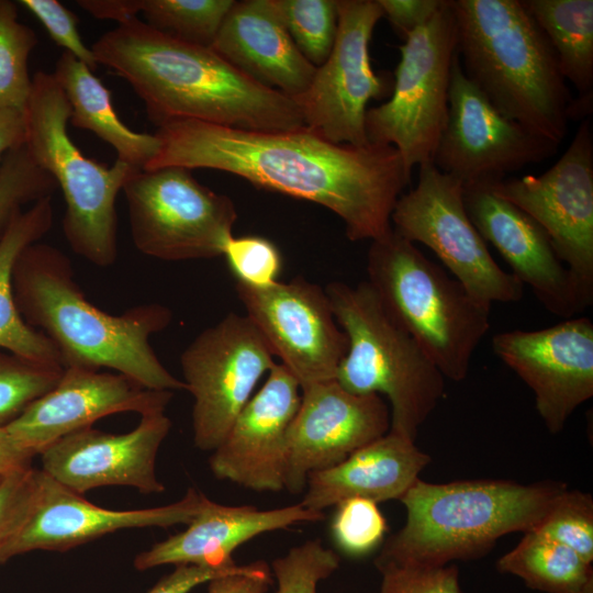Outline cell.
Segmentation results:
<instances>
[{
  "instance_id": "obj_10",
  "label": "cell",
  "mask_w": 593,
  "mask_h": 593,
  "mask_svg": "<svg viewBox=\"0 0 593 593\" xmlns=\"http://www.w3.org/2000/svg\"><path fill=\"white\" fill-rule=\"evenodd\" d=\"M191 171L177 166L136 169L127 178L122 192L139 253L165 261L223 255L237 221L236 206Z\"/></svg>"
},
{
  "instance_id": "obj_19",
  "label": "cell",
  "mask_w": 593,
  "mask_h": 593,
  "mask_svg": "<svg viewBox=\"0 0 593 593\" xmlns=\"http://www.w3.org/2000/svg\"><path fill=\"white\" fill-rule=\"evenodd\" d=\"M172 396V391L145 388L119 372L68 366L48 392L4 426L13 441L34 457L64 436L108 415L165 412Z\"/></svg>"
},
{
  "instance_id": "obj_47",
  "label": "cell",
  "mask_w": 593,
  "mask_h": 593,
  "mask_svg": "<svg viewBox=\"0 0 593 593\" xmlns=\"http://www.w3.org/2000/svg\"><path fill=\"white\" fill-rule=\"evenodd\" d=\"M23 142V113L9 109H0V168L5 154Z\"/></svg>"
},
{
  "instance_id": "obj_36",
  "label": "cell",
  "mask_w": 593,
  "mask_h": 593,
  "mask_svg": "<svg viewBox=\"0 0 593 593\" xmlns=\"http://www.w3.org/2000/svg\"><path fill=\"white\" fill-rule=\"evenodd\" d=\"M533 530V529H532ZM593 562V500L591 494L567 488L553 500L534 528Z\"/></svg>"
},
{
  "instance_id": "obj_3",
  "label": "cell",
  "mask_w": 593,
  "mask_h": 593,
  "mask_svg": "<svg viewBox=\"0 0 593 593\" xmlns=\"http://www.w3.org/2000/svg\"><path fill=\"white\" fill-rule=\"evenodd\" d=\"M13 291L23 320L49 338L64 367L109 368L152 390H186L149 343L171 322L167 306L139 304L120 315L102 311L87 299L69 258L40 242L18 258Z\"/></svg>"
},
{
  "instance_id": "obj_26",
  "label": "cell",
  "mask_w": 593,
  "mask_h": 593,
  "mask_svg": "<svg viewBox=\"0 0 593 593\" xmlns=\"http://www.w3.org/2000/svg\"><path fill=\"white\" fill-rule=\"evenodd\" d=\"M429 461L413 440L388 432L339 463L310 473L301 504L323 512L348 499L400 500Z\"/></svg>"
},
{
  "instance_id": "obj_12",
  "label": "cell",
  "mask_w": 593,
  "mask_h": 593,
  "mask_svg": "<svg viewBox=\"0 0 593 593\" xmlns=\"http://www.w3.org/2000/svg\"><path fill=\"white\" fill-rule=\"evenodd\" d=\"M275 355L247 315L230 313L203 329L180 355L183 383L193 396L194 445L213 451L225 438Z\"/></svg>"
},
{
  "instance_id": "obj_37",
  "label": "cell",
  "mask_w": 593,
  "mask_h": 593,
  "mask_svg": "<svg viewBox=\"0 0 593 593\" xmlns=\"http://www.w3.org/2000/svg\"><path fill=\"white\" fill-rule=\"evenodd\" d=\"M339 566V557L318 539L291 548L272 562L276 593H317V584Z\"/></svg>"
},
{
  "instance_id": "obj_34",
  "label": "cell",
  "mask_w": 593,
  "mask_h": 593,
  "mask_svg": "<svg viewBox=\"0 0 593 593\" xmlns=\"http://www.w3.org/2000/svg\"><path fill=\"white\" fill-rule=\"evenodd\" d=\"M63 371L61 365L33 361L0 349V423L10 422L48 392Z\"/></svg>"
},
{
  "instance_id": "obj_5",
  "label": "cell",
  "mask_w": 593,
  "mask_h": 593,
  "mask_svg": "<svg viewBox=\"0 0 593 593\" xmlns=\"http://www.w3.org/2000/svg\"><path fill=\"white\" fill-rule=\"evenodd\" d=\"M566 488L557 482L417 479L400 499L404 526L387 539L376 561L443 567L482 557L502 536L534 529Z\"/></svg>"
},
{
  "instance_id": "obj_43",
  "label": "cell",
  "mask_w": 593,
  "mask_h": 593,
  "mask_svg": "<svg viewBox=\"0 0 593 593\" xmlns=\"http://www.w3.org/2000/svg\"><path fill=\"white\" fill-rule=\"evenodd\" d=\"M383 16L404 38L426 24L443 7L445 0H378Z\"/></svg>"
},
{
  "instance_id": "obj_24",
  "label": "cell",
  "mask_w": 593,
  "mask_h": 593,
  "mask_svg": "<svg viewBox=\"0 0 593 593\" xmlns=\"http://www.w3.org/2000/svg\"><path fill=\"white\" fill-rule=\"evenodd\" d=\"M324 517L323 512L309 510L301 503L257 510L209 500L186 529L138 553L134 566L139 571L166 564L232 567L236 564L232 558L235 549L256 536L298 523L320 522Z\"/></svg>"
},
{
  "instance_id": "obj_30",
  "label": "cell",
  "mask_w": 593,
  "mask_h": 593,
  "mask_svg": "<svg viewBox=\"0 0 593 593\" xmlns=\"http://www.w3.org/2000/svg\"><path fill=\"white\" fill-rule=\"evenodd\" d=\"M496 567L500 572L514 574L528 588L545 593H580L593 584L592 563L534 529L524 533Z\"/></svg>"
},
{
  "instance_id": "obj_40",
  "label": "cell",
  "mask_w": 593,
  "mask_h": 593,
  "mask_svg": "<svg viewBox=\"0 0 593 593\" xmlns=\"http://www.w3.org/2000/svg\"><path fill=\"white\" fill-rule=\"evenodd\" d=\"M40 470L31 465L0 478V563L25 525L37 499Z\"/></svg>"
},
{
  "instance_id": "obj_13",
  "label": "cell",
  "mask_w": 593,
  "mask_h": 593,
  "mask_svg": "<svg viewBox=\"0 0 593 593\" xmlns=\"http://www.w3.org/2000/svg\"><path fill=\"white\" fill-rule=\"evenodd\" d=\"M333 49L316 67L309 88L294 99L304 126L336 144L362 146L367 104L392 92L371 65L370 41L383 12L378 0H337Z\"/></svg>"
},
{
  "instance_id": "obj_8",
  "label": "cell",
  "mask_w": 593,
  "mask_h": 593,
  "mask_svg": "<svg viewBox=\"0 0 593 593\" xmlns=\"http://www.w3.org/2000/svg\"><path fill=\"white\" fill-rule=\"evenodd\" d=\"M70 114L52 72L36 71L23 112L24 145L63 193L61 227L69 247L90 264L109 267L118 258L115 200L136 169L118 159L108 167L86 157L68 134Z\"/></svg>"
},
{
  "instance_id": "obj_23",
  "label": "cell",
  "mask_w": 593,
  "mask_h": 593,
  "mask_svg": "<svg viewBox=\"0 0 593 593\" xmlns=\"http://www.w3.org/2000/svg\"><path fill=\"white\" fill-rule=\"evenodd\" d=\"M34 507L9 548L8 560L34 551H65L104 535L130 528L188 525L209 499L195 489L168 505L118 511L100 507L40 470Z\"/></svg>"
},
{
  "instance_id": "obj_17",
  "label": "cell",
  "mask_w": 593,
  "mask_h": 593,
  "mask_svg": "<svg viewBox=\"0 0 593 593\" xmlns=\"http://www.w3.org/2000/svg\"><path fill=\"white\" fill-rule=\"evenodd\" d=\"M494 354L533 391L551 434L563 429L593 395V323L572 317L541 329H514L492 338Z\"/></svg>"
},
{
  "instance_id": "obj_21",
  "label": "cell",
  "mask_w": 593,
  "mask_h": 593,
  "mask_svg": "<svg viewBox=\"0 0 593 593\" xmlns=\"http://www.w3.org/2000/svg\"><path fill=\"white\" fill-rule=\"evenodd\" d=\"M171 428L165 412L141 416L128 433L112 434L86 427L70 433L40 456L42 471L67 489L83 494L107 485L131 486L142 493H161L156 473L160 445Z\"/></svg>"
},
{
  "instance_id": "obj_9",
  "label": "cell",
  "mask_w": 593,
  "mask_h": 593,
  "mask_svg": "<svg viewBox=\"0 0 593 593\" xmlns=\"http://www.w3.org/2000/svg\"><path fill=\"white\" fill-rule=\"evenodd\" d=\"M390 99L366 113L369 143L393 146L410 175L432 163L448 114L457 35L450 0L404 38Z\"/></svg>"
},
{
  "instance_id": "obj_15",
  "label": "cell",
  "mask_w": 593,
  "mask_h": 593,
  "mask_svg": "<svg viewBox=\"0 0 593 593\" xmlns=\"http://www.w3.org/2000/svg\"><path fill=\"white\" fill-rule=\"evenodd\" d=\"M557 144L499 112L466 77L456 54L448 114L433 164L462 186L495 182L557 153Z\"/></svg>"
},
{
  "instance_id": "obj_31",
  "label": "cell",
  "mask_w": 593,
  "mask_h": 593,
  "mask_svg": "<svg viewBox=\"0 0 593 593\" xmlns=\"http://www.w3.org/2000/svg\"><path fill=\"white\" fill-rule=\"evenodd\" d=\"M234 0H141L150 27L186 43L211 47Z\"/></svg>"
},
{
  "instance_id": "obj_44",
  "label": "cell",
  "mask_w": 593,
  "mask_h": 593,
  "mask_svg": "<svg viewBox=\"0 0 593 593\" xmlns=\"http://www.w3.org/2000/svg\"><path fill=\"white\" fill-rule=\"evenodd\" d=\"M245 566L234 564L226 568L180 564L161 578L147 593H190L198 585L211 580L237 572Z\"/></svg>"
},
{
  "instance_id": "obj_1",
  "label": "cell",
  "mask_w": 593,
  "mask_h": 593,
  "mask_svg": "<svg viewBox=\"0 0 593 593\" xmlns=\"http://www.w3.org/2000/svg\"><path fill=\"white\" fill-rule=\"evenodd\" d=\"M155 134L160 148L143 170L177 166L238 176L326 208L353 242H372L392 228L391 214L412 176L393 146L336 144L306 126L247 131L178 121Z\"/></svg>"
},
{
  "instance_id": "obj_4",
  "label": "cell",
  "mask_w": 593,
  "mask_h": 593,
  "mask_svg": "<svg viewBox=\"0 0 593 593\" xmlns=\"http://www.w3.org/2000/svg\"><path fill=\"white\" fill-rule=\"evenodd\" d=\"M450 7L466 77L503 115L560 145L573 98L522 0H450Z\"/></svg>"
},
{
  "instance_id": "obj_14",
  "label": "cell",
  "mask_w": 593,
  "mask_h": 593,
  "mask_svg": "<svg viewBox=\"0 0 593 593\" xmlns=\"http://www.w3.org/2000/svg\"><path fill=\"white\" fill-rule=\"evenodd\" d=\"M493 190L532 216L559 260L593 298V134L582 120L563 155L539 176L491 182Z\"/></svg>"
},
{
  "instance_id": "obj_45",
  "label": "cell",
  "mask_w": 593,
  "mask_h": 593,
  "mask_svg": "<svg viewBox=\"0 0 593 593\" xmlns=\"http://www.w3.org/2000/svg\"><path fill=\"white\" fill-rule=\"evenodd\" d=\"M270 585V571L265 562L258 561L211 580L208 593H268Z\"/></svg>"
},
{
  "instance_id": "obj_27",
  "label": "cell",
  "mask_w": 593,
  "mask_h": 593,
  "mask_svg": "<svg viewBox=\"0 0 593 593\" xmlns=\"http://www.w3.org/2000/svg\"><path fill=\"white\" fill-rule=\"evenodd\" d=\"M52 75L69 102L70 124L112 146L118 160L144 169L158 154L160 141L156 134L135 132L125 125L115 112L111 91L71 54L63 52Z\"/></svg>"
},
{
  "instance_id": "obj_33",
  "label": "cell",
  "mask_w": 593,
  "mask_h": 593,
  "mask_svg": "<svg viewBox=\"0 0 593 593\" xmlns=\"http://www.w3.org/2000/svg\"><path fill=\"white\" fill-rule=\"evenodd\" d=\"M301 54L315 67L329 56L338 25L337 0H271Z\"/></svg>"
},
{
  "instance_id": "obj_35",
  "label": "cell",
  "mask_w": 593,
  "mask_h": 593,
  "mask_svg": "<svg viewBox=\"0 0 593 593\" xmlns=\"http://www.w3.org/2000/svg\"><path fill=\"white\" fill-rule=\"evenodd\" d=\"M57 184L29 154L24 142L11 148L0 168V235L22 206L52 197Z\"/></svg>"
},
{
  "instance_id": "obj_48",
  "label": "cell",
  "mask_w": 593,
  "mask_h": 593,
  "mask_svg": "<svg viewBox=\"0 0 593 593\" xmlns=\"http://www.w3.org/2000/svg\"><path fill=\"white\" fill-rule=\"evenodd\" d=\"M33 457L22 450L0 423V477L31 465Z\"/></svg>"
},
{
  "instance_id": "obj_7",
  "label": "cell",
  "mask_w": 593,
  "mask_h": 593,
  "mask_svg": "<svg viewBox=\"0 0 593 593\" xmlns=\"http://www.w3.org/2000/svg\"><path fill=\"white\" fill-rule=\"evenodd\" d=\"M368 282L415 338L444 378H467L472 356L490 328L491 305L391 228L371 242Z\"/></svg>"
},
{
  "instance_id": "obj_46",
  "label": "cell",
  "mask_w": 593,
  "mask_h": 593,
  "mask_svg": "<svg viewBox=\"0 0 593 593\" xmlns=\"http://www.w3.org/2000/svg\"><path fill=\"white\" fill-rule=\"evenodd\" d=\"M78 5L97 19L126 23L141 13V0H78Z\"/></svg>"
},
{
  "instance_id": "obj_29",
  "label": "cell",
  "mask_w": 593,
  "mask_h": 593,
  "mask_svg": "<svg viewBox=\"0 0 593 593\" xmlns=\"http://www.w3.org/2000/svg\"><path fill=\"white\" fill-rule=\"evenodd\" d=\"M548 38L566 81L578 91L570 119H588L593 97V1L522 0Z\"/></svg>"
},
{
  "instance_id": "obj_18",
  "label": "cell",
  "mask_w": 593,
  "mask_h": 593,
  "mask_svg": "<svg viewBox=\"0 0 593 593\" xmlns=\"http://www.w3.org/2000/svg\"><path fill=\"white\" fill-rule=\"evenodd\" d=\"M381 395L356 394L336 380L301 389L287 435L284 489L301 493L310 473L333 467L390 430Z\"/></svg>"
},
{
  "instance_id": "obj_39",
  "label": "cell",
  "mask_w": 593,
  "mask_h": 593,
  "mask_svg": "<svg viewBox=\"0 0 593 593\" xmlns=\"http://www.w3.org/2000/svg\"><path fill=\"white\" fill-rule=\"evenodd\" d=\"M222 256L235 282L253 288H266L279 281L282 256L276 244L266 237L232 236Z\"/></svg>"
},
{
  "instance_id": "obj_41",
  "label": "cell",
  "mask_w": 593,
  "mask_h": 593,
  "mask_svg": "<svg viewBox=\"0 0 593 593\" xmlns=\"http://www.w3.org/2000/svg\"><path fill=\"white\" fill-rule=\"evenodd\" d=\"M382 575L380 593H462L455 564L424 567L374 561Z\"/></svg>"
},
{
  "instance_id": "obj_2",
  "label": "cell",
  "mask_w": 593,
  "mask_h": 593,
  "mask_svg": "<svg viewBox=\"0 0 593 593\" xmlns=\"http://www.w3.org/2000/svg\"><path fill=\"white\" fill-rule=\"evenodd\" d=\"M98 65L123 78L158 127L199 121L247 131L304 126L294 100L264 87L208 46L161 33L138 18L102 34Z\"/></svg>"
},
{
  "instance_id": "obj_49",
  "label": "cell",
  "mask_w": 593,
  "mask_h": 593,
  "mask_svg": "<svg viewBox=\"0 0 593 593\" xmlns=\"http://www.w3.org/2000/svg\"><path fill=\"white\" fill-rule=\"evenodd\" d=\"M580 593H593V584L589 585L588 588H585L582 592Z\"/></svg>"
},
{
  "instance_id": "obj_25",
  "label": "cell",
  "mask_w": 593,
  "mask_h": 593,
  "mask_svg": "<svg viewBox=\"0 0 593 593\" xmlns=\"http://www.w3.org/2000/svg\"><path fill=\"white\" fill-rule=\"evenodd\" d=\"M211 48L250 79L292 100L309 88L316 70L271 0L235 1Z\"/></svg>"
},
{
  "instance_id": "obj_22",
  "label": "cell",
  "mask_w": 593,
  "mask_h": 593,
  "mask_svg": "<svg viewBox=\"0 0 593 593\" xmlns=\"http://www.w3.org/2000/svg\"><path fill=\"white\" fill-rule=\"evenodd\" d=\"M301 388L280 362L236 416L209 460L215 478L256 492L284 489L287 435Z\"/></svg>"
},
{
  "instance_id": "obj_42",
  "label": "cell",
  "mask_w": 593,
  "mask_h": 593,
  "mask_svg": "<svg viewBox=\"0 0 593 593\" xmlns=\"http://www.w3.org/2000/svg\"><path fill=\"white\" fill-rule=\"evenodd\" d=\"M44 25L52 40L85 64L92 71L98 63L91 47H88L78 31V18L58 0H20Z\"/></svg>"
},
{
  "instance_id": "obj_38",
  "label": "cell",
  "mask_w": 593,
  "mask_h": 593,
  "mask_svg": "<svg viewBox=\"0 0 593 593\" xmlns=\"http://www.w3.org/2000/svg\"><path fill=\"white\" fill-rule=\"evenodd\" d=\"M385 532L387 522L378 503L356 497L336 505L332 534L337 546L346 553H368L382 541Z\"/></svg>"
},
{
  "instance_id": "obj_11",
  "label": "cell",
  "mask_w": 593,
  "mask_h": 593,
  "mask_svg": "<svg viewBox=\"0 0 593 593\" xmlns=\"http://www.w3.org/2000/svg\"><path fill=\"white\" fill-rule=\"evenodd\" d=\"M418 167L416 186L394 205L392 228L411 243L428 247L481 302L519 301L524 286L493 259L467 214L462 183L433 163Z\"/></svg>"
},
{
  "instance_id": "obj_32",
  "label": "cell",
  "mask_w": 593,
  "mask_h": 593,
  "mask_svg": "<svg viewBox=\"0 0 593 593\" xmlns=\"http://www.w3.org/2000/svg\"><path fill=\"white\" fill-rule=\"evenodd\" d=\"M36 44L34 31L18 20L16 3L0 0V109L24 112L32 89L27 61Z\"/></svg>"
},
{
  "instance_id": "obj_50",
  "label": "cell",
  "mask_w": 593,
  "mask_h": 593,
  "mask_svg": "<svg viewBox=\"0 0 593 593\" xmlns=\"http://www.w3.org/2000/svg\"><path fill=\"white\" fill-rule=\"evenodd\" d=\"M3 477V475H2ZM1 478V477H0Z\"/></svg>"
},
{
  "instance_id": "obj_20",
  "label": "cell",
  "mask_w": 593,
  "mask_h": 593,
  "mask_svg": "<svg viewBox=\"0 0 593 593\" xmlns=\"http://www.w3.org/2000/svg\"><path fill=\"white\" fill-rule=\"evenodd\" d=\"M467 214L484 242H490L511 273L534 292L551 314L572 318L593 298L579 286L555 254L545 230L526 212L497 194L491 182L463 186Z\"/></svg>"
},
{
  "instance_id": "obj_28",
  "label": "cell",
  "mask_w": 593,
  "mask_h": 593,
  "mask_svg": "<svg viewBox=\"0 0 593 593\" xmlns=\"http://www.w3.org/2000/svg\"><path fill=\"white\" fill-rule=\"evenodd\" d=\"M53 217L52 197H45L16 214L0 235V349L29 360L63 366L56 346L21 316L13 291L18 258L48 233Z\"/></svg>"
},
{
  "instance_id": "obj_6",
  "label": "cell",
  "mask_w": 593,
  "mask_h": 593,
  "mask_svg": "<svg viewBox=\"0 0 593 593\" xmlns=\"http://www.w3.org/2000/svg\"><path fill=\"white\" fill-rule=\"evenodd\" d=\"M324 289L348 344L335 380L356 394L385 395L389 432L414 441L444 395V376L368 281Z\"/></svg>"
},
{
  "instance_id": "obj_16",
  "label": "cell",
  "mask_w": 593,
  "mask_h": 593,
  "mask_svg": "<svg viewBox=\"0 0 593 593\" xmlns=\"http://www.w3.org/2000/svg\"><path fill=\"white\" fill-rule=\"evenodd\" d=\"M235 290L245 315L301 389L335 380L348 344L325 289L295 277L266 288L235 282Z\"/></svg>"
}]
</instances>
